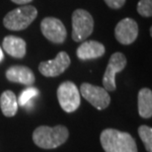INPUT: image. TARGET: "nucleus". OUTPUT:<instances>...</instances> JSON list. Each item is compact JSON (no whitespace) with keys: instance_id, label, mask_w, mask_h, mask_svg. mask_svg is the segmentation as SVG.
<instances>
[{"instance_id":"nucleus-1","label":"nucleus","mask_w":152,"mask_h":152,"mask_svg":"<svg viewBox=\"0 0 152 152\" xmlns=\"http://www.w3.org/2000/svg\"><path fill=\"white\" fill-rule=\"evenodd\" d=\"M100 142L105 152H138L134 138L129 132L106 129L100 134Z\"/></svg>"},{"instance_id":"nucleus-2","label":"nucleus","mask_w":152,"mask_h":152,"mask_svg":"<svg viewBox=\"0 0 152 152\" xmlns=\"http://www.w3.org/2000/svg\"><path fill=\"white\" fill-rule=\"evenodd\" d=\"M67 127L58 124L53 127L48 126H38L33 132V141L42 149H53L62 145L68 139Z\"/></svg>"},{"instance_id":"nucleus-3","label":"nucleus","mask_w":152,"mask_h":152,"mask_svg":"<svg viewBox=\"0 0 152 152\" xmlns=\"http://www.w3.org/2000/svg\"><path fill=\"white\" fill-rule=\"evenodd\" d=\"M37 16L38 10L34 6H21L6 14L3 19V25L11 31H22L28 28Z\"/></svg>"},{"instance_id":"nucleus-4","label":"nucleus","mask_w":152,"mask_h":152,"mask_svg":"<svg viewBox=\"0 0 152 152\" xmlns=\"http://www.w3.org/2000/svg\"><path fill=\"white\" fill-rule=\"evenodd\" d=\"M94 20L88 11L77 9L72 14V39L82 42L93 33Z\"/></svg>"},{"instance_id":"nucleus-5","label":"nucleus","mask_w":152,"mask_h":152,"mask_svg":"<svg viewBox=\"0 0 152 152\" xmlns=\"http://www.w3.org/2000/svg\"><path fill=\"white\" fill-rule=\"evenodd\" d=\"M59 106L66 113H73L80 106V92L71 81H65L57 88Z\"/></svg>"},{"instance_id":"nucleus-6","label":"nucleus","mask_w":152,"mask_h":152,"mask_svg":"<svg viewBox=\"0 0 152 152\" xmlns=\"http://www.w3.org/2000/svg\"><path fill=\"white\" fill-rule=\"evenodd\" d=\"M80 93L85 100L98 110H104L111 103V97L105 88L83 83L80 86Z\"/></svg>"},{"instance_id":"nucleus-7","label":"nucleus","mask_w":152,"mask_h":152,"mask_svg":"<svg viewBox=\"0 0 152 152\" xmlns=\"http://www.w3.org/2000/svg\"><path fill=\"white\" fill-rule=\"evenodd\" d=\"M126 66V57L121 53H115L109 59L107 68L103 76V85L107 91H115L117 88L115 85V75L123 71Z\"/></svg>"},{"instance_id":"nucleus-8","label":"nucleus","mask_w":152,"mask_h":152,"mask_svg":"<svg viewBox=\"0 0 152 152\" xmlns=\"http://www.w3.org/2000/svg\"><path fill=\"white\" fill-rule=\"evenodd\" d=\"M41 31L42 35L53 44H62L67 37L63 23L54 17H47L42 21Z\"/></svg>"},{"instance_id":"nucleus-9","label":"nucleus","mask_w":152,"mask_h":152,"mask_svg":"<svg viewBox=\"0 0 152 152\" xmlns=\"http://www.w3.org/2000/svg\"><path fill=\"white\" fill-rule=\"evenodd\" d=\"M70 65V57L65 51L57 53L54 59L42 61L39 65V72L45 77H56L62 74Z\"/></svg>"},{"instance_id":"nucleus-10","label":"nucleus","mask_w":152,"mask_h":152,"mask_svg":"<svg viewBox=\"0 0 152 152\" xmlns=\"http://www.w3.org/2000/svg\"><path fill=\"white\" fill-rule=\"evenodd\" d=\"M138 25L132 18H124L117 24L115 37L121 45H130L137 39Z\"/></svg>"},{"instance_id":"nucleus-11","label":"nucleus","mask_w":152,"mask_h":152,"mask_svg":"<svg viewBox=\"0 0 152 152\" xmlns=\"http://www.w3.org/2000/svg\"><path fill=\"white\" fill-rule=\"evenodd\" d=\"M5 76L10 82L20 83L26 86H32L36 81L32 69L23 65H14L9 67L5 72Z\"/></svg>"},{"instance_id":"nucleus-12","label":"nucleus","mask_w":152,"mask_h":152,"mask_svg":"<svg viewBox=\"0 0 152 152\" xmlns=\"http://www.w3.org/2000/svg\"><path fill=\"white\" fill-rule=\"evenodd\" d=\"M106 48L104 45L97 41H86L77 48L76 56L81 60H89L99 58L104 56Z\"/></svg>"},{"instance_id":"nucleus-13","label":"nucleus","mask_w":152,"mask_h":152,"mask_svg":"<svg viewBox=\"0 0 152 152\" xmlns=\"http://www.w3.org/2000/svg\"><path fill=\"white\" fill-rule=\"evenodd\" d=\"M2 48L6 51V53L15 58H23L26 56V42L23 39L15 37V36L5 37L2 42Z\"/></svg>"},{"instance_id":"nucleus-14","label":"nucleus","mask_w":152,"mask_h":152,"mask_svg":"<svg viewBox=\"0 0 152 152\" xmlns=\"http://www.w3.org/2000/svg\"><path fill=\"white\" fill-rule=\"evenodd\" d=\"M0 108L5 117L11 118L17 114L18 101L14 92L11 90L4 91L0 96Z\"/></svg>"},{"instance_id":"nucleus-15","label":"nucleus","mask_w":152,"mask_h":152,"mask_svg":"<svg viewBox=\"0 0 152 152\" xmlns=\"http://www.w3.org/2000/svg\"><path fill=\"white\" fill-rule=\"evenodd\" d=\"M138 114L143 118L152 117V91L148 88H142L137 96Z\"/></svg>"},{"instance_id":"nucleus-16","label":"nucleus","mask_w":152,"mask_h":152,"mask_svg":"<svg viewBox=\"0 0 152 152\" xmlns=\"http://www.w3.org/2000/svg\"><path fill=\"white\" fill-rule=\"evenodd\" d=\"M138 135L143 142L145 149L152 152V129L147 126H140L138 127Z\"/></svg>"},{"instance_id":"nucleus-17","label":"nucleus","mask_w":152,"mask_h":152,"mask_svg":"<svg viewBox=\"0 0 152 152\" xmlns=\"http://www.w3.org/2000/svg\"><path fill=\"white\" fill-rule=\"evenodd\" d=\"M39 95V90L37 88L35 87H29L25 89L24 91H22L19 96V99L17 100L18 101V105L20 106H23L25 107L27 106V104L31 101L33 98H35L36 96Z\"/></svg>"},{"instance_id":"nucleus-18","label":"nucleus","mask_w":152,"mask_h":152,"mask_svg":"<svg viewBox=\"0 0 152 152\" xmlns=\"http://www.w3.org/2000/svg\"><path fill=\"white\" fill-rule=\"evenodd\" d=\"M137 12L143 17L152 16V0H139L137 3Z\"/></svg>"},{"instance_id":"nucleus-19","label":"nucleus","mask_w":152,"mask_h":152,"mask_svg":"<svg viewBox=\"0 0 152 152\" xmlns=\"http://www.w3.org/2000/svg\"><path fill=\"white\" fill-rule=\"evenodd\" d=\"M104 1L112 9H120L126 3V0H104Z\"/></svg>"},{"instance_id":"nucleus-20","label":"nucleus","mask_w":152,"mask_h":152,"mask_svg":"<svg viewBox=\"0 0 152 152\" xmlns=\"http://www.w3.org/2000/svg\"><path fill=\"white\" fill-rule=\"evenodd\" d=\"M11 1L19 5H25V4H28L30 2H32L33 0H11Z\"/></svg>"},{"instance_id":"nucleus-21","label":"nucleus","mask_w":152,"mask_h":152,"mask_svg":"<svg viewBox=\"0 0 152 152\" xmlns=\"http://www.w3.org/2000/svg\"><path fill=\"white\" fill-rule=\"evenodd\" d=\"M3 59H4V53H3L2 48H0V62H2V61H3Z\"/></svg>"}]
</instances>
